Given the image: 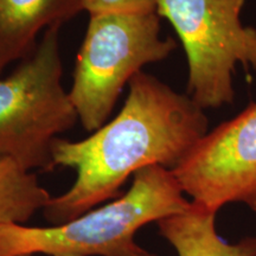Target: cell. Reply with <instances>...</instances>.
I'll return each mask as SVG.
<instances>
[{
    "label": "cell",
    "instance_id": "6da1fadb",
    "mask_svg": "<svg viewBox=\"0 0 256 256\" xmlns=\"http://www.w3.org/2000/svg\"><path fill=\"white\" fill-rule=\"evenodd\" d=\"M121 110L90 136L52 145L56 166L76 179L43 209L52 226L66 223L114 198L130 176L148 166L174 170L209 132L204 110L154 76L139 72L128 83Z\"/></svg>",
    "mask_w": 256,
    "mask_h": 256
},
{
    "label": "cell",
    "instance_id": "7a4b0ae2",
    "mask_svg": "<svg viewBox=\"0 0 256 256\" xmlns=\"http://www.w3.org/2000/svg\"><path fill=\"white\" fill-rule=\"evenodd\" d=\"M171 170L154 165L133 176L130 190L98 209L52 226L0 224V256H145L134 240L146 224L183 212L191 200Z\"/></svg>",
    "mask_w": 256,
    "mask_h": 256
},
{
    "label": "cell",
    "instance_id": "3957f363",
    "mask_svg": "<svg viewBox=\"0 0 256 256\" xmlns=\"http://www.w3.org/2000/svg\"><path fill=\"white\" fill-rule=\"evenodd\" d=\"M60 28H48L30 55L0 78V158L31 172L55 168L54 142L78 120L62 84Z\"/></svg>",
    "mask_w": 256,
    "mask_h": 256
},
{
    "label": "cell",
    "instance_id": "277c9868",
    "mask_svg": "<svg viewBox=\"0 0 256 256\" xmlns=\"http://www.w3.org/2000/svg\"><path fill=\"white\" fill-rule=\"evenodd\" d=\"M174 48L160 36L156 11L90 14L69 90L82 126L89 132L104 126L124 86Z\"/></svg>",
    "mask_w": 256,
    "mask_h": 256
},
{
    "label": "cell",
    "instance_id": "5b68a950",
    "mask_svg": "<svg viewBox=\"0 0 256 256\" xmlns=\"http://www.w3.org/2000/svg\"><path fill=\"white\" fill-rule=\"evenodd\" d=\"M246 0H156V14L177 32L188 60V95L202 110L234 101L236 66L256 70V28L240 14Z\"/></svg>",
    "mask_w": 256,
    "mask_h": 256
},
{
    "label": "cell",
    "instance_id": "8992f818",
    "mask_svg": "<svg viewBox=\"0 0 256 256\" xmlns=\"http://www.w3.org/2000/svg\"><path fill=\"white\" fill-rule=\"evenodd\" d=\"M171 171L191 202L214 211L244 203L256 212V104L208 132Z\"/></svg>",
    "mask_w": 256,
    "mask_h": 256
},
{
    "label": "cell",
    "instance_id": "52a82bcc",
    "mask_svg": "<svg viewBox=\"0 0 256 256\" xmlns=\"http://www.w3.org/2000/svg\"><path fill=\"white\" fill-rule=\"evenodd\" d=\"M81 11V0H0V76L30 55L42 31L62 26Z\"/></svg>",
    "mask_w": 256,
    "mask_h": 256
},
{
    "label": "cell",
    "instance_id": "ba28073f",
    "mask_svg": "<svg viewBox=\"0 0 256 256\" xmlns=\"http://www.w3.org/2000/svg\"><path fill=\"white\" fill-rule=\"evenodd\" d=\"M217 211L191 202L183 212L158 220L160 235L178 256H256V236L229 243L216 232Z\"/></svg>",
    "mask_w": 256,
    "mask_h": 256
},
{
    "label": "cell",
    "instance_id": "9c48e42d",
    "mask_svg": "<svg viewBox=\"0 0 256 256\" xmlns=\"http://www.w3.org/2000/svg\"><path fill=\"white\" fill-rule=\"evenodd\" d=\"M51 200L34 172L0 158V224H24Z\"/></svg>",
    "mask_w": 256,
    "mask_h": 256
},
{
    "label": "cell",
    "instance_id": "30bf717a",
    "mask_svg": "<svg viewBox=\"0 0 256 256\" xmlns=\"http://www.w3.org/2000/svg\"><path fill=\"white\" fill-rule=\"evenodd\" d=\"M82 11L98 14H130L156 11V0H81Z\"/></svg>",
    "mask_w": 256,
    "mask_h": 256
},
{
    "label": "cell",
    "instance_id": "8fae6325",
    "mask_svg": "<svg viewBox=\"0 0 256 256\" xmlns=\"http://www.w3.org/2000/svg\"><path fill=\"white\" fill-rule=\"evenodd\" d=\"M145 256H152V255H150V254H148V255H145Z\"/></svg>",
    "mask_w": 256,
    "mask_h": 256
}]
</instances>
